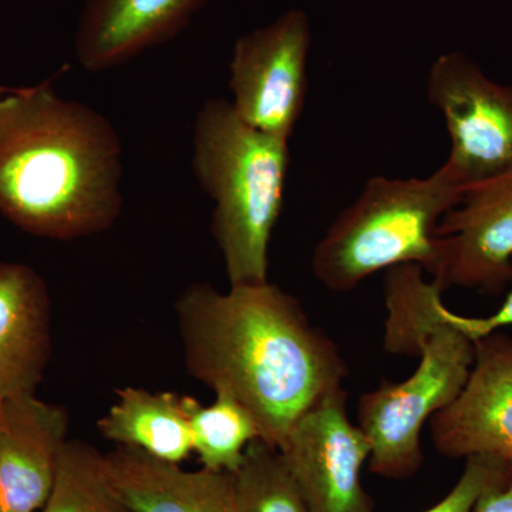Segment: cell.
<instances>
[{"label":"cell","instance_id":"1","mask_svg":"<svg viewBox=\"0 0 512 512\" xmlns=\"http://www.w3.org/2000/svg\"><path fill=\"white\" fill-rule=\"evenodd\" d=\"M175 313L190 375L244 404L261 439L276 448L348 377L338 346L312 325L298 299L269 282L228 292L190 285Z\"/></svg>","mask_w":512,"mask_h":512},{"label":"cell","instance_id":"2","mask_svg":"<svg viewBox=\"0 0 512 512\" xmlns=\"http://www.w3.org/2000/svg\"><path fill=\"white\" fill-rule=\"evenodd\" d=\"M121 154L113 124L50 80L10 89L0 96V215L55 241L106 231L123 208Z\"/></svg>","mask_w":512,"mask_h":512},{"label":"cell","instance_id":"3","mask_svg":"<svg viewBox=\"0 0 512 512\" xmlns=\"http://www.w3.org/2000/svg\"><path fill=\"white\" fill-rule=\"evenodd\" d=\"M443 292L419 265L396 266L384 276V348L420 362L403 382H383L360 397L357 426L369 440V470L377 476L402 480L419 471L424 424L457 399L473 369V340L437 318Z\"/></svg>","mask_w":512,"mask_h":512},{"label":"cell","instance_id":"4","mask_svg":"<svg viewBox=\"0 0 512 512\" xmlns=\"http://www.w3.org/2000/svg\"><path fill=\"white\" fill-rule=\"evenodd\" d=\"M192 168L214 201L211 232L229 286L268 282L272 232L284 205L289 147L239 119L231 101L212 99L194 124Z\"/></svg>","mask_w":512,"mask_h":512},{"label":"cell","instance_id":"5","mask_svg":"<svg viewBox=\"0 0 512 512\" xmlns=\"http://www.w3.org/2000/svg\"><path fill=\"white\" fill-rule=\"evenodd\" d=\"M463 191L444 163L427 177L369 178L313 249V275L330 291L349 292L384 269L419 265L427 271L437 225Z\"/></svg>","mask_w":512,"mask_h":512},{"label":"cell","instance_id":"6","mask_svg":"<svg viewBox=\"0 0 512 512\" xmlns=\"http://www.w3.org/2000/svg\"><path fill=\"white\" fill-rule=\"evenodd\" d=\"M427 97L450 137L444 164L467 188L512 167V84L495 82L466 53L431 64Z\"/></svg>","mask_w":512,"mask_h":512},{"label":"cell","instance_id":"7","mask_svg":"<svg viewBox=\"0 0 512 512\" xmlns=\"http://www.w3.org/2000/svg\"><path fill=\"white\" fill-rule=\"evenodd\" d=\"M311 43V22L301 9L239 37L229 64L239 119L262 133L291 138L308 92Z\"/></svg>","mask_w":512,"mask_h":512},{"label":"cell","instance_id":"8","mask_svg":"<svg viewBox=\"0 0 512 512\" xmlns=\"http://www.w3.org/2000/svg\"><path fill=\"white\" fill-rule=\"evenodd\" d=\"M434 237L426 274L443 291L504 292L512 284V167L464 188Z\"/></svg>","mask_w":512,"mask_h":512},{"label":"cell","instance_id":"9","mask_svg":"<svg viewBox=\"0 0 512 512\" xmlns=\"http://www.w3.org/2000/svg\"><path fill=\"white\" fill-rule=\"evenodd\" d=\"M346 402L343 387L323 396L278 448L311 512H373L360 480L370 443L350 421Z\"/></svg>","mask_w":512,"mask_h":512},{"label":"cell","instance_id":"10","mask_svg":"<svg viewBox=\"0 0 512 512\" xmlns=\"http://www.w3.org/2000/svg\"><path fill=\"white\" fill-rule=\"evenodd\" d=\"M466 386L431 417L430 434L441 456H484L512 464V336L495 332L474 342Z\"/></svg>","mask_w":512,"mask_h":512},{"label":"cell","instance_id":"11","mask_svg":"<svg viewBox=\"0 0 512 512\" xmlns=\"http://www.w3.org/2000/svg\"><path fill=\"white\" fill-rule=\"evenodd\" d=\"M69 412L36 394L2 402L0 512H37L52 494L69 434Z\"/></svg>","mask_w":512,"mask_h":512},{"label":"cell","instance_id":"12","mask_svg":"<svg viewBox=\"0 0 512 512\" xmlns=\"http://www.w3.org/2000/svg\"><path fill=\"white\" fill-rule=\"evenodd\" d=\"M52 305L29 265L0 262V402L36 394L52 355Z\"/></svg>","mask_w":512,"mask_h":512},{"label":"cell","instance_id":"13","mask_svg":"<svg viewBox=\"0 0 512 512\" xmlns=\"http://www.w3.org/2000/svg\"><path fill=\"white\" fill-rule=\"evenodd\" d=\"M205 0H87L76 32V56L89 72L126 63L167 42Z\"/></svg>","mask_w":512,"mask_h":512},{"label":"cell","instance_id":"14","mask_svg":"<svg viewBox=\"0 0 512 512\" xmlns=\"http://www.w3.org/2000/svg\"><path fill=\"white\" fill-rule=\"evenodd\" d=\"M106 456L134 512H234V474L185 471L133 447H116Z\"/></svg>","mask_w":512,"mask_h":512},{"label":"cell","instance_id":"15","mask_svg":"<svg viewBox=\"0 0 512 512\" xmlns=\"http://www.w3.org/2000/svg\"><path fill=\"white\" fill-rule=\"evenodd\" d=\"M116 394L117 402L97 421L103 439L167 463L187 460L192 439L183 396L133 386L121 387Z\"/></svg>","mask_w":512,"mask_h":512},{"label":"cell","instance_id":"16","mask_svg":"<svg viewBox=\"0 0 512 512\" xmlns=\"http://www.w3.org/2000/svg\"><path fill=\"white\" fill-rule=\"evenodd\" d=\"M190 424L192 451L202 468L234 474L244 460L248 444L261 439L254 414L229 393H215V402L202 406L195 397L183 396Z\"/></svg>","mask_w":512,"mask_h":512},{"label":"cell","instance_id":"17","mask_svg":"<svg viewBox=\"0 0 512 512\" xmlns=\"http://www.w3.org/2000/svg\"><path fill=\"white\" fill-rule=\"evenodd\" d=\"M40 512H134L120 493L106 454L67 441L52 494Z\"/></svg>","mask_w":512,"mask_h":512},{"label":"cell","instance_id":"18","mask_svg":"<svg viewBox=\"0 0 512 512\" xmlns=\"http://www.w3.org/2000/svg\"><path fill=\"white\" fill-rule=\"evenodd\" d=\"M234 512H311L278 448L256 439L234 473Z\"/></svg>","mask_w":512,"mask_h":512},{"label":"cell","instance_id":"19","mask_svg":"<svg viewBox=\"0 0 512 512\" xmlns=\"http://www.w3.org/2000/svg\"><path fill=\"white\" fill-rule=\"evenodd\" d=\"M508 467L510 464L498 458H466V467L453 490L440 503L424 512H474L481 495L507 473Z\"/></svg>","mask_w":512,"mask_h":512},{"label":"cell","instance_id":"20","mask_svg":"<svg viewBox=\"0 0 512 512\" xmlns=\"http://www.w3.org/2000/svg\"><path fill=\"white\" fill-rule=\"evenodd\" d=\"M436 313L441 322L453 326L468 339L477 342L485 336L493 335L495 332H500L501 329L512 326V288L505 296L503 305L487 318H466V316L457 315L446 308L443 299L437 303Z\"/></svg>","mask_w":512,"mask_h":512},{"label":"cell","instance_id":"21","mask_svg":"<svg viewBox=\"0 0 512 512\" xmlns=\"http://www.w3.org/2000/svg\"><path fill=\"white\" fill-rule=\"evenodd\" d=\"M474 512H512V464L507 473L481 495Z\"/></svg>","mask_w":512,"mask_h":512},{"label":"cell","instance_id":"22","mask_svg":"<svg viewBox=\"0 0 512 512\" xmlns=\"http://www.w3.org/2000/svg\"><path fill=\"white\" fill-rule=\"evenodd\" d=\"M10 89H8V87H2L0 86V96H2V94H5L6 92H9Z\"/></svg>","mask_w":512,"mask_h":512},{"label":"cell","instance_id":"23","mask_svg":"<svg viewBox=\"0 0 512 512\" xmlns=\"http://www.w3.org/2000/svg\"><path fill=\"white\" fill-rule=\"evenodd\" d=\"M0 414H2V402H0Z\"/></svg>","mask_w":512,"mask_h":512}]
</instances>
